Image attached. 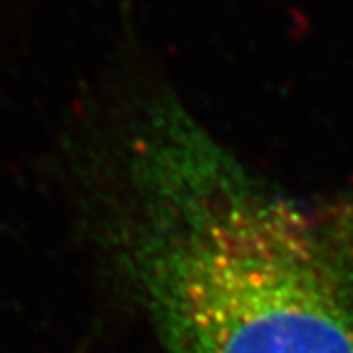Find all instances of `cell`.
I'll list each match as a JSON object with an SVG mask.
<instances>
[{"instance_id":"1","label":"cell","mask_w":353,"mask_h":353,"mask_svg":"<svg viewBox=\"0 0 353 353\" xmlns=\"http://www.w3.org/2000/svg\"><path fill=\"white\" fill-rule=\"evenodd\" d=\"M116 232L167 353H353V201L283 194L176 101L132 132Z\"/></svg>"}]
</instances>
